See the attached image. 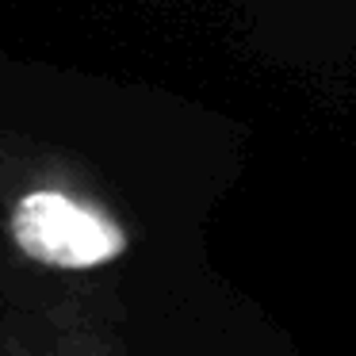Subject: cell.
I'll use <instances>...</instances> for the list:
<instances>
[{"instance_id": "obj_1", "label": "cell", "mask_w": 356, "mask_h": 356, "mask_svg": "<svg viewBox=\"0 0 356 356\" xmlns=\"http://www.w3.org/2000/svg\"><path fill=\"white\" fill-rule=\"evenodd\" d=\"M0 238L16 261L70 276L111 268L134 249V230L115 203L77 165L54 157L4 165Z\"/></svg>"}, {"instance_id": "obj_2", "label": "cell", "mask_w": 356, "mask_h": 356, "mask_svg": "<svg viewBox=\"0 0 356 356\" xmlns=\"http://www.w3.org/2000/svg\"><path fill=\"white\" fill-rule=\"evenodd\" d=\"M0 356H127L115 322L85 299H58L0 325Z\"/></svg>"}]
</instances>
